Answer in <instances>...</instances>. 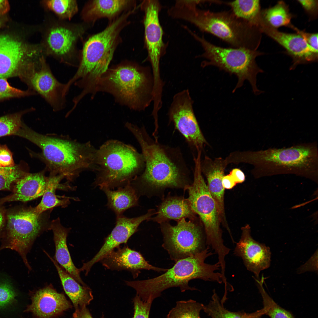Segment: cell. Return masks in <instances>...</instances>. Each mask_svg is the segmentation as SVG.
<instances>
[{"label":"cell","mask_w":318,"mask_h":318,"mask_svg":"<svg viewBox=\"0 0 318 318\" xmlns=\"http://www.w3.org/2000/svg\"><path fill=\"white\" fill-rule=\"evenodd\" d=\"M125 126L139 144L145 162L143 172L132 183L152 191L168 188L186 190L190 185L189 171L180 148L153 139L143 126L127 122Z\"/></svg>","instance_id":"obj_1"},{"label":"cell","mask_w":318,"mask_h":318,"mask_svg":"<svg viewBox=\"0 0 318 318\" xmlns=\"http://www.w3.org/2000/svg\"><path fill=\"white\" fill-rule=\"evenodd\" d=\"M228 159L230 163L252 165L251 172L256 178L291 174L318 182V150L315 142L287 148L236 151L230 153Z\"/></svg>","instance_id":"obj_2"},{"label":"cell","mask_w":318,"mask_h":318,"mask_svg":"<svg viewBox=\"0 0 318 318\" xmlns=\"http://www.w3.org/2000/svg\"><path fill=\"white\" fill-rule=\"evenodd\" d=\"M134 9L124 12L109 22L103 30L90 36L84 42L80 54L77 69L65 83V89L69 91L74 84L82 90L85 95L93 94L96 84L108 69L118 45L121 42L120 34L130 23V16Z\"/></svg>","instance_id":"obj_3"},{"label":"cell","mask_w":318,"mask_h":318,"mask_svg":"<svg viewBox=\"0 0 318 318\" xmlns=\"http://www.w3.org/2000/svg\"><path fill=\"white\" fill-rule=\"evenodd\" d=\"M195 0H180L172 7L171 17L193 24L201 31L211 34L232 47L256 50L259 31L230 11L214 12L200 9Z\"/></svg>","instance_id":"obj_4"},{"label":"cell","mask_w":318,"mask_h":318,"mask_svg":"<svg viewBox=\"0 0 318 318\" xmlns=\"http://www.w3.org/2000/svg\"><path fill=\"white\" fill-rule=\"evenodd\" d=\"M22 133V138L41 150L36 156L45 163L50 175H61L71 180L83 171H94L97 149L90 142L81 143L66 137L42 134L26 125Z\"/></svg>","instance_id":"obj_5"},{"label":"cell","mask_w":318,"mask_h":318,"mask_svg":"<svg viewBox=\"0 0 318 318\" xmlns=\"http://www.w3.org/2000/svg\"><path fill=\"white\" fill-rule=\"evenodd\" d=\"M153 89L151 67L127 61L108 68L97 81L94 94L108 93L120 104L140 111L153 102Z\"/></svg>","instance_id":"obj_6"},{"label":"cell","mask_w":318,"mask_h":318,"mask_svg":"<svg viewBox=\"0 0 318 318\" xmlns=\"http://www.w3.org/2000/svg\"><path fill=\"white\" fill-rule=\"evenodd\" d=\"M207 246L201 252L180 259L165 272L153 278L141 280L125 281L126 285L134 289L136 294L143 301L149 299L154 300L159 297L164 290L173 287H179L182 292L186 290H197L190 286L189 282L193 279L222 283L220 269L218 262L210 264L205 262L207 258L214 253Z\"/></svg>","instance_id":"obj_7"},{"label":"cell","mask_w":318,"mask_h":318,"mask_svg":"<svg viewBox=\"0 0 318 318\" xmlns=\"http://www.w3.org/2000/svg\"><path fill=\"white\" fill-rule=\"evenodd\" d=\"M95 165V186L112 189L131 183L143 172L145 162L133 146L112 139L97 149Z\"/></svg>","instance_id":"obj_8"},{"label":"cell","mask_w":318,"mask_h":318,"mask_svg":"<svg viewBox=\"0 0 318 318\" xmlns=\"http://www.w3.org/2000/svg\"><path fill=\"white\" fill-rule=\"evenodd\" d=\"M201 44L203 49V53L197 57L205 59L201 64L204 68L213 66L230 74L236 75L238 79L236 86L232 92L241 87L245 80L250 84L254 93L256 95L264 92L257 86V76L264 72L257 64L256 59L262 54L256 50L239 48H225L214 45L200 36L190 29L187 30Z\"/></svg>","instance_id":"obj_9"},{"label":"cell","mask_w":318,"mask_h":318,"mask_svg":"<svg viewBox=\"0 0 318 318\" xmlns=\"http://www.w3.org/2000/svg\"><path fill=\"white\" fill-rule=\"evenodd\" d=\"M201 154L194 157V168L193 183L186 190L191 207L198 214L204 227L207 246L218 255V261L223 262L230 249L224 244L221 223L216 202L209 192L201 170Z\"/></svg>","instance_id":"obj_10"},{"label":"cell","mask_w":318,"mask_h":318,"mask_svg":"<svg viewBox=\"0 0 318 318\" xmlns=\"http://www.w3.org/2000/svg\"><path fill=\"white\" fill-rule=\"evenodd\" d=\"M41 215L33 208L9 213L7 225L1 240L0 251L9 249L17 252L29 271L32 269L27 258L34 241L42 229Z\"/></svg>","instance_id":"obj_11"},{"label":"cell","mask_w":318,"mask_h":318,"mask_svg":"<svg viewBox=\"0 0 318 318\" xmlns=\"http://www.w3.org/2000/svg\"><path fill=\"white\" fill-rule=\"evenodd\" d=\"M87 25L56 21L49 23L44 29L41 44L45 55L52 57L68 65L78 67L79 56L77 54V43L85 33Z\"/></svg>","instance_id":"obj_12"},{"label":"cell","mask_w":318,"mask_h":318,"mask_svg":"<svg viewBox=\"0 0 318 318\" xmlns=\"http://www.w3.org/2000/svg\"><path fill=\"white\" fill-rule=\"evenodd\" d=\"M160 224L163 238L162 246L175 262L200 252L207 247L205 232L196 220L183 218L175 226L168 222Z\"/></svg>","instance_id":"obj_13"},{"label":"cell","mask_w":318,"mask_h":318,"mask_svg":"<svg viewBox=\"0 0 318 318\" xmlns=\"http://www.w3.org/2000/svg\"><path fill=\"white\" fill-rule=\"evenodd\" d=\"M140 7L144 13V41L148 52L146 61L151 64L154 88L160 90L164 85L160 75V59L167 47L163 40V30L159 19L162 6L158 0H147L141 3Z\"/></svg>","instance_id":"obj_14"},{"label":"cell","mask_w":318,"mask_h":318,"mask_svg":"<svg viewBox=\"0 0 318 318\" xmlns=\"http://www.w3.org/2000/svg\"><path fill=\"white\" fill-rule=\"evenodd\" d=\"M193 101L188 89L175 94L168 112L169 123L184 137L191 148L197 152L207 143L199 127L195 115Z\"/></svg>","instance_id":"obj_15"},{"label":"cell","mask_w":318,"mask_h":318,"mask_svg":"<svg viewBox=\"0 0 318 318\" xmlns=\"http://www.w3.org/2000/svg\"><path fill=\"white\" fill-rule=\"evenodd\" d=\"M27 82L37 94L42 97L54 112L63 110L66 106L65 84L59 81L47 63L45 56L25 72Z\"/></svg>","instance_id":"obj_16"},{"label":"cell","mask_w":318,"mask_h":318,"mask_svg":"<svg viewBox=\"0 0 318 318\" xmlns=\"http://www.w3.org/2000/svg\"><path fill=\"white\" fill-rule=\"evenodd\" d=\"M44 55L40 44L29 46L6 36H0V78L9 76L23 64L27 66Z\"/></svg>","instance_id":"obj_17"},{"label":"cell","mask_w":318,"mask_h":318,"mask_svg":"<svg viewBox=\"0 0 318 318\" xmlns=\"http://www.w3.org/2000/svg\"><path fill=\"white\" fill-rule=\"evenodd\" d=\"M155 213L154 210L151 209L145 214L138 217L129 218L123 215L117 216L115 227L105 239L99 251L91 260L83 264L80 268L81 271H85V275H87L94 264L100 261L107 253L120 244L126 243L137 231L140 225L143 221L150 219Z\"/></svg>","instance_id":"obj_18"},{"label":"cell","mask_w":318,"mask_h":318,"mask_svg":"<svg viewBox=\"0 0 318 318\" xmlns=\"http://www.w3.org/2000/svg\"><path fill=\"white\" fill-rule=\"evenodd\" d=\"M241 230V238L236 243L233 254L242 259L247 269L254 273L256 278L259 279L260 272L270 266V249L253 239L249 225L242 227Z\"/></svg>","instance_id":"obj_19"},{"label":"cell","mask_w":318,"mask_h":318,"mask_svg":"<svg viewBox=\"0 0 318 318\" xmlns=\"http://www.w3.org/2000/svg\"><path fill=\"white\" fill-rule=\"evenodd\" d=\"M258 29L260 32H264L283 47L292 57L293 62L291 69H294L300 64L313 62L317 59L318 53L300 34L280 32L270 26L263 20Z\"/></svg>","instance_id":"obj_20"},{"label":"cell","mask_w":318,"mask_h":318,"mask_svg":"<svg viewBox=\"0 0 318 318\" xmlns=\"http://www.w3.org/2000/svg\"><path fill=\"white\" fill-rule=\"evenodd\" d=\"M100 261L108 269L129 271L131 273L134 278L138 276L142 269L157 272H165L168 269L150 264L139 252L130 249L127 246L116 247Z\"/></svg>","instance_id":"obj_21"},{"label":"cell","mask_w":318,"mask_h":318,"mask_svg":"<svg viewBox=\"0 0 318 318\" xmlns=\"http://www.w3.org/2000/svg\"><path fill=\"white\" fill-rule=\"evenodd\" d=\"M227 165L225 159L218 158L213 159L206 156L201 160V165L202 173L207 180L208 190L216 202L221 223L226 228L228 226L225 212V189L222 180Z\"/></svg>","instance_id":"obj_22"},{"label":"cell","mask_w":318,"mask_h":318,"mask_svg":"<svg viewBox=\"0 0 318 318\" xmlns=\"http://www.w3.org/2000/svg\"><path fill=\"white\" fill-rule=\"evenodd\" d=\"M31 299L26 311L38 318H53L72 307L64 295L57 292L52 285L36 291Z\"/></svg>","instance_id":"obj_23"},{"label":"cell","mask_w":318,"mask_h":318,"mask_svg":"<svg viewBox=\"0 0 318 318\" xmlns=\"http://www.w3.org/2000/svg\"><path fill=\"white\" fill-rule=\"evenodd\" d=\"M137 7L134 0H91L85 5L81 17L89 25L102 18H107L110 22L124 12Z\"/></svg>","instance_id":"obj_24"},{"label":"cell","mask_w":318,"mask_h":318,"mask_svg":"<svg viewBox=\"0 0 318 318\" xmlns=\"http://www.w3.org/2000/svg\"><path fill=\"white\" fill-rule=\"evenodd\" d=\"M44 173H27L15 182L13 193L3 201L26 202L42 196L48 179Z\"/></svg>","instance_id":"obj_25"},{"label":"cell","mask_w":318,"mask_h":318,"mask_svg":"<svg viewBox=\"0 0 318 318\" xmlns=\"http://www.w3.org/2000/svg\"><path fill=\"white\" fill-rule=\"evenodd\" d=\"M50 228L52 231L55 247V260L75 280L84 286L87 285L80 276V271L72 260L67 243L69 230L61 224L59 219L53 221Z\"/></svg>","instance_id":"obj_26"},{"label":"cell","mask_w":318,"mask_h":318,"mask_svg":"<svg viewBox=\"0 0 318 318\" xmlns=\"http://www.w3.org/2000/svg\"><path fill=\"white\" fill-rule=\"evenodd\" d=\"M155 214L150 219L160 224L171 220L178 221L183 218L194 220L196 218L187 199L181 196H168L158 206Z\"/></svg>","instance_id":"obj_27"},{"label":"cell","mask_w":318,"mask_h":318,"mask_svg":"<svg viewBox=\"0 0 318 318\" xmlns=\"http://www.w3.org/2000/svg\"><path fill=\"white\" fill-rule=\"evenodd\" d=\"M57 270L64 289L72 302L75 309L89 305L93 299L91 289L87 286H84L75 280L58 264L45 251Z\"/></svg>","instance_id":"obj_28"},{"label":"cell","mask_w":318,"mask_h":318,"mask_svg":"<svg viewBox=\"0 0 318 318\" xmlns=\"http://www.w3.org/2000/svg\"><path fill=\"white\" fill-rule=\"evenodd\" d=\"M101 190L107 196V206L114 211L117 216L122 215L126 210L138 204L137 191L131 183L119 187L116 190L106 188Z\"/></svg>","instance_id":"obj_29"},{"label":"cell","mask_w":318,"mask_h":318,"mask_svg":"<svg viewBox=\"0 0 318 318\" xmlns=\"http://www.w3.org/2000/svg\"><path fill=\"white\" fill-rule=\"evenodd\" d=\"M230 7L236 16L257 28L261 18L260 1L258 0H236L222 1Z\"/></svg>","instance_id":"obj_30"},{"label":"cell","mask_w":318,"mask_h":318,"mask_svg":"<svg viewBox=\"0 0 318 318\" xmlns=\"http://www.w3.org/2000/svg\"><path fill=\"white\" fill-rule=\"evenodd\" d=\"M212 299L208 304L204 306L203 310L211 318H261L264 315L263 308L252 313L243 312H232L224 308L223 303L220 301L215 290H213Z\"/></svg>","instance_id":"obj_31"},{"label":"cell","mask_w":318,"mask_h":318,"mask_svg":"<svg viewBox=\"0 0 318 318\" xmlns=\"http://www.w3.org/2000/svg\"><path fill=\"white\" fill-rule=\"evenodd\" d=\"M64 178L61 175H50L48 177L46 188L39 203L33 208L34 211L38 215L54 207L65 205L66 199H60L55 194L57 188L61 180Z\"/></svg>","instance_id":"obj_32"},{"label":"cell","mask_w":318,"mask_h":318,"mask_svg":"<svg viewBox=\"0 0 318 318\" xmlns=\"http://www.w3.org/2000/svg\"><path fill=\"white\" fill-rule=\"evenodd\" d=\"M261 15L264 21L274 28L283 26L291 28L292 26L291 23L292 16L287 6L283 1L261 12Z\"/></svg>","instance_id":"obj_33"},{"label":"cell","mask_w":318,"mask_h":318,"mask_svg":"<svg viewBox=\"0 0 318 318\" xmlns=\"http://www.w3.org/2000/svg\"><path fill=\"white\" fill-rule=\"evenodd\" d=\"M254 278L262 297L264 315L270 318H295L289 312L275 302L266 292L263 285L265 279L263 276L261 279Z\"/></svg>","instance_id":"obj_34"},{"label":"cell","mask_w":318,"mask_h":318,"mask_svg":"<svg viewBox=\"0 0 318 318\" xmlns=\"http://www.w3.org/2000/svg\"><path fill=\"white\" fill-rule=\"evenodd\" d=\"M41 3L46 9L53 12L61 20H70L78 10L75 0H47Z\"/></svg>","instance_id":"obj_35"},{"label":"cell","mask_w":318,"mask_h":318,"mask_svg":"<svg viewBox=\"0 0 318 318\" xmlns=\"http://www.w3.org/2000/svg\"><path fill=\"white\" fill-rule=\"evenodd\" d=\"M204 305L192 299L180 301L169 312L167 318H201L200 312Z\"/></svg>","instance_id":"obj_36"},{"label":"cell","mask_w":318,"mask_h":318,"mask_svg":"<svg viewBox=\"0 0 318 318\" xmlns=\"http://www.w3.org/2000/svg\"><path fill=\"white\" fill-rule=\"evenodd\" d=\"M23 167L21 164L0 168V190L10 189L12 184L26 174Z\"/></svg>","instance_id":"obj_37"},{"label":"cell","mask_w":318,"mask_h":318,"mask_svg":"<svg viewBox=\"0 0 318 318\" xmlns=\"http://www.w3.org/2000/svg\"><path fill=\"white\" fill-rule=\"evenodd\" d=\"M21 115L16 114L0 117V137L6 136H19L24 124Z\"/></svg>","instance_id":"obj_38"},{"label":"cell","mask_w":318,"mask_h":318,"mask_svg":"<svg viewBox=\"0 0 318 318\" xmlns=\"http://www.w3.org/2000/svg\"><path fill=\"white\" fill-rule=\"evenodd\" d=\"M33 90L23 91L11 86L5 78H0V100L7 98L36 95Z\"/></svg>","instance_id":"obj_39"},{"label":"cell","mask_w":318,"mask_h":318,"mask_svg":"<svg viewBox=\"0 0 318 318\" xmlns=\"http://www.w3.org/2000/svg\"><path fill=\"white\" fill-rule=\"evenodd\" d=\"M153 301L152 299H149L147 301H143L136 294L133 300L134 306L133 318H149Z\"/></svg>","instance_id":"obj_40"},{"label":"cell","mask_w":318,"mask_h":318,"mask_svg":"<svg viewBox=\"0 0 318 318\" xmlns=\"http://www.w3.org/2000/svg\"><path fill=\"white\" fill-rule=\"evenodd\" d=\"M15 296V293L9 284H0V308L4 307L11 302Z\"/></svg>","instance_id":"obj_41"},{"label":"cell","mask_w":318,"mask_h":318,"mask_svg":"<svg viewBox=\"0 0 318 318\" xmlns=\"http://www.w3.org/2000/svg\"><path fill=\"white\" fill-rule=\"evenodd\" d=\"M0 164L3 167L15 165L11 152L5 145H0Z\"/></svg>","instance_id":"obj_42"},{"label":"cell","mask_w":318,"mask_h":318,"mask_svg":"<svg viewBox=\"0 0 318 318\" xmlns=\"http://www.w3.org/2000/svg\"><path fill=\"white\" fill-rule=\"evenodd\" d=\"M292 28L296 31L297 33L301 35L305 40L307 43L315 51L318 52V34L310 33L301 31L294 26Z\"/></svg>","instance_id":"obj_43"},{"label":"cell","mask_w":318,"mask_h":318,"mask_svg":"<svg viewBox=\"0 0 318 318\" xmlns=\"http://www.w3.org/2000/svg\"><path fill=\"white\" fill-rule=\"evenodd\" d=\"M306 11L309 13L315 11L317 7L318 1L314 0H298Z\"/></svg>","instance_id":"obj_44"},{"label":"cell","mask_w":318,"mask_h":318,"mask_svg":"<svg viewBox=\"0 0 318 318\" xmlns=\"http://www.w3.org/2000/svg\"><path fill=\"white\" fill-rule=\"evenodd\" d=\"M229 174L236 183H243L245 180V176L243 172L240 169L235 168L232 170Z\"/></svg>","instance_id":"obj_45"},{"label":"cell","mask_w":318,"mask_h":318,"mask_svg":"<svg viewBox=\"0 0 318 318\" xmlns=\"http://www.w3.org/2000/svg\"><path fill=\"white\" fill-rule=\"evenodd\" d=\"M73 318H93L86 306L75 309Z\"/></svg>","instance_id":"obj_46"},{"label":"cell","mask_w":318,"mask_h":318,"mask_svg":"<svg viewBox=\"0 0 318 318\" xmlns=\"http://www.w3.org/2000/svg\"><path fill=\"white\" fill-rule=\"evenodd\" d=\"M222 184L224 189H231L236 185V183L229 174L223 176Z\"/></svg>","instance_id":"obj_47"},{"label":"cell","mask_w":318,"mask_h":318,"mask_svg":"<svg viewBox=\"0 0 318 318\" xmlns=\"http://www.w3.org/2000/svg\"><path fill=\"white\" fill-rule=\"evenodd\" d=\"M9 4L7 1L0 0V13H5L8 10Z\"/></svg>","instance_id":"obj_48"},{"label":"cell","mask_w":318,"mask_h":318,"mask_svg":"<svg viewBox=\"0 0 318 318\" xmlns=\"http://www.w3.org/2000/svg\"><path fill=\"white\" fill-rule=\"evenodd\" d=\"M4 215L2 211L0 210V233L4 223Z\"/></svg>","instance_id":"obj_49"},{"label":"cell","mask_w":318,"mask_h":318,"mask_svg":"<svg viewBox=\"0 0 318 318\" xmlns=\"http://www.w3.org/2000/svg\"><path fill=\"white\" fill-rule=\"evenodd\" d=\"M2 24V21L0 19V26H1Z\"/></svg>","instance_id":"obj_50"},{"label":"cell","mask_w":318,"mask_h":318,"mask_svg":"<svg viewBox=\"0 0 318 318\" xmlns=\"http://www.w3.org/2000/svg\"><path fill=\"white\" fill-rule=\"evenodd\" d=\"M2 167H2V166H1V165L0 164V168H1Z\"/></svg>","instance_id":"obj_51"},{"label":"cell","mask_w":318,"mask_h":318,"mask_svg":"<svg viewBox=\"0 0 318 318\" xmlns=\"http://www.w3.org/2000/svg\"><path fill=\"white\" fill-rule=\"evenodd\" d=\"M157 121H155V122H157Z\"/></svg>","instance_id":"obj_52"}]
</instances>
